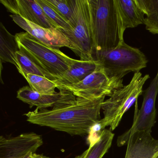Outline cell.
I'll return each instance as SVG.
<instances>
[{"label":"cell","mask_w":158,"mask_h":158,"mask_svg":"<svg viewBox=\"0 0 158 158\" xmlns=\"http://www.w3.org/2000/svg\"><path fill=\"white\" fill-rule=\"evenodd\" d=\"M17 98L30 107L36 106L38 110L62 108L73 104L76 101L75 96L70 91L60 89L52 95L40 94L34 91L29 86H26L17 91Z\"/></svg>","instance_id":"cell-10"},{"label":"cell","mask_w":158,"mask_h":158,"mask_svg":"<svg viewBox=\"0 0 158 158\" xmlns=\"http://www.w3.org/2000/svg\"><path fill=\"white\" fill-rule=\"evenodd\" d=\"M114 134L108 129H105L101 135L98 140L92 146L86 158H102L110 148Z\"/></svg>","instance_id":"cell-21"},{"label":"cell","mask_w":158,"mask_h":158,"mask_svg":"<svg viewBox=\"0 0 158 158\" xmlns=\"http://www.w3.org/2000/svg\"><path fill=\"white\" fill-rule=\"evenodd\" d=\"M10 17L17 25L45 45L55 49L69 47V40L60 29L44 28L14 15Z\"/></svg>","instance_id":"cell-11"},{"label":"cell","mask_w":158,"mask_h":158,"mask_svg":"<svg viewBox=\"0 0 158 158\" xmlns=\"http://www.w3.org/2000/svg\"><path fill=\"white\" fill-rule=\"evenodd\" d=\"M7 11L46 28H56L48 19L36 0H0Z\"/></svg>","instance_id":"cell-12"},{"label":"cell","mask_w":158,"mask_h":158,"mask_svg":"<svg viewBox=\"0 0 158 158\" xmlns=\"http://www.w3.org/2000/svg\"><path fill=\"white\" fill-rule=\"evenodd\" d=\"M74 27L77 22V0H45Z\"/></svg>","instance_id":"cell-19"},{"label":"cell","mask_w":158,"mask_h":158,"mask_svg":"<svg viewBox=\"0 0 158 158\" xmlns=\"http://www.w3.org/2000/svg\"><path fill=\"white\" fill-rule=\"evenodd\" d=\"M93 59L98 62L109 77L120 79L130 72H139L147 67L148 62L142 52L127 45L124 40L114 49L94 53Z\"/></svg>","instance_id":"cell-5"},{"label":"cell","mask_w":158,"mask_h":158,"mask_svg":"<svg viewBox=\"0 0 158 158\" xmlns=\"http://www.w3.org/2000/svg\"><path fill=\"white\" fill-rule=\"evenodd\" d=\"M26 80L29 84V87L34 91L40 94L52 95L57 93L55 90V88L57 87L56 83L54 81L44 77L28 74Z\"/></svg>","instance_id":"cell-22"},{"label":"cell","mask_w":158,"mask_h":158,"mask_svg":"<svg viewBox=\"0 0 158 158\" xmlns=\"http://www.w3.org/2000/svg\"><path fill=\"white\" fill-rule=\"evenodd\" d=\"M146 17L144 24L149 32L158 35V0H135Z\"/></svg>","instance_id":"cell-17"},{"label":"cell","mask_w":158,"mask_h":158,"mask_svg":"<svg viewBox=\"0 0 158 158\" xmlns=\"http://www.w3.org/2000/svg\"><path fill=\"white\" fill-rule=\"evenodd\" d=\"M90 146H89L88 149H87L86 150L84 151L83 153H81L80 155H78V156L75 157L74 158H86V157H87L88 154L89 152V151H90Z\"/></svg>","instance_id":"cell-24"},{"label":"cell","mask_w":158,"mask_h":158,"mask_svg":"<svg viewBox=\"0 0 158 158\" xmlns=\"http://www.w3.org/2000/svg\"><path fill=\"white\" fill-rule=\"evenodd\" d=\"M158 94V70L157 74L149 86L144 91L143 101L140 110L138 108V100L135 102V116L133 125L130 129L119 136L117 139L118 147L127 145L130 137L136 132H151L156 115L155 102Z\"/></svg>","instance_id":"cell-8"},{"label":"cell","mask_w":158,"mask_h":158,"mask_svg":"<svg viewBox=\"0 0 158 158\" xmlns=\"http://www.w3.org/2000/svg\"><path fill=\"white\" fill-rule=\"evenodd\" d=\"M125 158H157L158 139L153 138L151 132H136L127 141Z\"/></svg>","instance_id":"cell-13"},{"label":"cell","mask_w":158,"mask_h":158,"mask_svg":"<svg viewBox=\"0 0 158 158\" xmlns=\"http://www.w3.org/2000/svg\"><path fill=\"white\" fill-rule=\"evenodd\" d=\"M123 82V79L109 77L100 64L95 72L81 82L59 89L70 91L77 98L92 100L110 97L114 90L124 86Z\"/></svg>","instance_id":"cell-7"},{"label":"cell","mask_w":158,"mask_h":158,"mask_svg":"<svg viewBox=\"0 0 158 158\" xmlns=\"http://www.w3.org/2000/svg\"><path fill=\"white\" fill-rule=\"evenodd\" d=\"M99 63L97 60H81L73 59L68 70L54 82L58 89L62 87L77 84L95 72Z\"/></svg>","instance_id":"cell-14"},{"label":"cell","mask_w":158,"mask_h":158,"mask_svg":"<svg viewBox=\"0 0 158 158\" xmlns=\"http://www.w3.org/2000/svg\"><path fill=\"white\" fill-rule=\"evenodd\" d=\"M20 50L57 80L68 70L73 59L60 49L52 48L27 32L15 35Z\"/></svg>","instance_id":"cell-3"},{"label":"cell","mask_w":158,"mask_h":158,"mask_svg":"<svg viewBox=\"0 0 158 158\" xmlns=\"http://www.w3.org/2000/svg\"><path fill=\"white\" fill-rule=\"evenodd\" d=\"M93 54L114 49L124 40L120 15L115 0H88Z\"/></svg>","instance_id":"cell-2"},{"label":"cell","mask_w":158,"mask_h":158,"mask_svg":"<svg viewBox=\"0 0 158 158\" xmlns=\"http://www.w3.org/2000/svg\"><path fill=\"white\" fill-rule=\"evenodd\" d=\"M105 98L92 100L77 98L72 105L52 110L36 109L24 115L31 123L73 135H85L101 120L100 110Z\"/></svg>","instance_id":"cell-1"},{"label":"cell","mask_w":158,"mask_h":158,"mask_svg":"<svg viewBox=\"0 0 158 158\" xmlns=\"http://www.w3.org/2000/svg\"><path fill=\"white\" fill-rule=\"evenodd\" d=\"M123 30L134 28L144 24L145 14L138 7L135 0H115Z\"/></svg>","instance_id":"cell-15"},{"label":"cell","mask_w":158,"mask_h":158,"mask_svg":"<svg viewBox=\"0 0 158 158\" xmlns=\"http://www.w3.org/2000/svg\"><path fill=\"white\" fill-rule=\"evenodd\" d=\"M26 158H51L44 156L43 154H37L36 153H31Z\"/></svg>","instance_id":"cell-23"},{"label":"cell","mask_w":158,"mask_h":158,"mask_svg":"<svg viewBox=\"0 0 158 158\" xmlns=\"http://www.w3.org/2000/svg\"><path fill=\"white\" fill-rule=\"evenodd\" d=\"M20 49L15 38L8 31L2 23H0V63L1 72L2 63L8 62L17 66L16 53Z\"/></svg>","instance_id":"cell-16"},{"label":"cell","mask_w":158,"mask_h":158,"mask_svg":"<svg viewBox=\"0 0 158 158\" xmlns=\"http://www.w3.org/2000/svg\"><path fill=\"white\" fill-rule=\"evenodd\" d=\"M150 78L149 75L142 76L140 72L135 73L130 83L114 91L110 98L102 104L104 117L100 120L103 128L110 127L113 131L120 123L122 117L143 93V87Z\"/></svg>","instance_id":"cell-4"},{"label":"cell","mask_w":158,"mask_h":158,"mask_svg":"<svg viewBox=\"0 0 158 158\" xmlns=\"http://www.w3.org/2000/svg\"><path fill=\"white\" fill-rule=\"evenodd\" d=\"M48 19L58 29L63 32H72L73 28L70 23L54 10L45 0H36Z\"/></svg>","instance_id":"cell-20"},{"label":"cell","mask_w":158,"mask_h":158,"mask_svg":"<svg viewBox=\"0 0 158 158\" xmlns=\"http://www.w3.org/2000/svg\"><path fill=\"white\" fill-rule=\"evenodd\" d=\"M16 56L17 63L16 68L25 79L27 75L32 74L44 77L52 81L56 80L51 75L37 65L21 51L19 50L16 52Z\"/></svg>","instance_id":"cell-18"},{"label":"cell","mask_w":158,"mask_h":158,"mask_svg":"<svg viewBox=\"0 0 158 158\" xmlns=\"http://www.w3.org/2000/svg\"><path fill=\"white\" fill-rule=\"evenodd\" d=\"M43 143L41 136L33 132L13 137L1 136L0 158H26L35 153Z\"/></svg>","instance_id":"cell-9"},{"label":"cell","mask_w":158,"mask_h":158,"mask_svg":"<svg viewBox=\"0 0 158 158\" xmlns=\"http://www.w3.org/2000/svg\"><path fill=\"white\" fill-rule=\"evenodd\" d=\"M63 32V31H62ZM69 49L81 60H94L93 42L88 0H77V22L72 32H63Z\"/></svg>","instance_id":"cell-6"},{"label":"cell","mask_w":158,"mask_h":158,"mask_svg":"<svg viewBox=\"0 0 158 158\" xmlns=\"http://www.w3.org/2000/svg\"><path fill=\"white\" fill-rule=\"evenodd\" d=\"M157 158H158V157H157Z\"/></svg>","instance_id":"cell-25"}]
</instances>
